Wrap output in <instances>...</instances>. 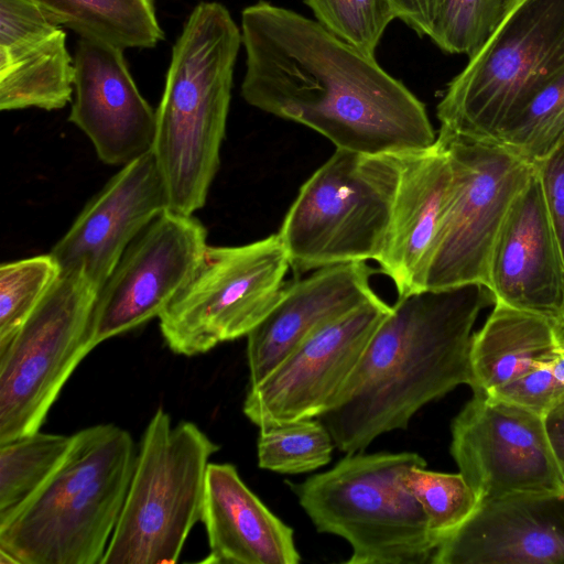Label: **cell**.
<instances>
[{"label":"cell","mask_w":564,"mask_h":564,"mask_svg":"<svg viewBox=\"0 0 564 564\" xmlns=\"http://www.w3.org/2000/svg\"><path fill=\"white\" fill-rule=\"evenodd\" d=\"M543 421L551 449L564 481V401L550 411Z\"/></svg>","instance_id":"obj_35"},{"label":"cell","mask_w":564,"mask_h":564,"mask_svg":"<svg viewBox=\"0 0 564 564\" xmlns=\"http://www.w3.org/2000/svg\"><path fill=\"white\" fill-rule=\"evenodd\" d=\"M495 304L481 284L401 296L370 337L335 404L317 419L335 446L362 452L379 435L405 430L426 403L470 387L473 328Z\"/></svg>","instance_id":"obj_2"},{"label":"cell","mask_w":564,"mask_h":564,"mask_svg":"<svg viewBox=\"0 0 564 564\" xmlns=\"http://www.w3.org/2000/svg\"><path fill=\"white\" fill-rule=\"evenodd\" d=\"M562 335L556 319L495 301L470 346L474 393H489L555 360Z\"/></svg>","instance_id":"obj_23"},{"label":"cell","mask_w":564,"mask_h":564,"mask_svg":"<svg viewBox=\"0 0 564 564\" xmlns=\"http://www.w3.org/2000/svg\"><path fill=\"white\" fill-rule=\"evenodd\" d=\"M391 306L375 296L304 340L249 387L245 415L257 426L317 419L336 402Z\"/></svg>","instance_id":"obj_14"},{"label":"cell","mask_w":564,"mask_h":564,"mask_svg":"<svg viewBox=\"0 0 564 564\" xmlns=\"http://www.w3.org/2000/svg\"><path fill=\"white\" fill-rule=\"evenodd\" d=\"M487 288L507 305L554 319L564 315V261L536 171L499 234Z\"/></svg>","instance_id":"obj_18"},{"label":"cell","mask_w":564,"mask_h":564,"mask_svg":"<svg viewBox=\"0 0 564 564\" xmlns=\"http://www.w3.org/2000/svg\"><path fill=\"white\" fill-rule=\"evenodd\" d=\"M137 453L130 433L111 423L73 434L48 479L0 525V564H102Z\"/></svg>","instance_id":"obj_4"},{"label":"cell","mask_w":564,"mask_h":564,"mask_svg":"<svg viewBox=\"0 0 564 564\" xmlns=\"http://www.w3.org/2000/svg\"><path fill=\"white\" fill-rule=\"evenodd\" d=\"M564 73V0H516L436 106L440 131L498 142L509 121Z\"/></svg>","instance_id":"obj_6"},{"label":"cell","mask_w":564,"mask_h":564,"mask_svg":"<svg viewBox=\"0 0 564 564\" xmlns=\"http://www.w3.org/2000/svg\"><path fill=\"white\" fill-rule=\"evenodd\" d=\"M451 454L479 501L511 495H564L543 417L474 393L451 425Z\"/></svg>","instance_id":"obj_12"},{"label":"cell","mask_w":564,"mask_h":564,"mask_svg":"<svg viewBox=\"0 0 564 564\" xmlns=\"http://www.w3.org/2000/svg\"><path fill=\"white\" fill-rule=\"evenodd\" d=\"M291 268L279 234L235 247L208 246L186 286L160 315L162 336L183 356L207 352L254 329Z\"/></svg>","instance_id":"obj_10"},{"label":"cell","mask_w":564,"mask_h":564,"mask_svg":"<svg viewBox=\"0 0 564 564\" xmlns=\"http://www.w3.org/2000/svg\"><path fill=\"white\" fill-rule=\"evenodd\" d=\"M72 442V435L34 432L0 444V525L44 485Z\"/></svg>","instance_id":"obj_25"},{"label":"cell","mask_w":564,"mask_h":564,"mask_svg":"<svg viewBox=\"0 0 564 564\" xmlns=\"http://www.w3.org/2000/svg\"><path fill=\"white\" fill-rule=\"evenodd\" d=\"M400 154L336 149L300 187L279 230L291 268L378 261L400 177Z\"/></svg>","instance_id":"obj_7"},{"label":"cell","mask_w":564,"mask_h":564,"mask_svg":"<svg viewBox=\"0 0 564 564\" xmlns=\"http://www.w3.org/2000/svg\"><path fill=\"white\" fill-rule=\"evenodd\" d=\"M207 247V229L194 215L166 209L156 217L98 292L95 345L160 317L193 278Z\"/></svg>","instance_id":"obj_13"},{"label":"cell","mask_w":564,"mask_h":564,"mask_svg":"<svg viewBox=\"0 0 564 564\" xmlns=\"http://www.w3.org/2000/svg\"><path fill=\"white\" fill-rule=\"evenodd\" d=\"M334 440L318 419H303L260 427L258 464L280 474H303L327 465Z\"/></svg>","instance_id":"obj_27"},{"label":"cell","mask_w":564,"mask_h":564,"mask_svg":"<svg viewBox=\"0 0 564 564\" xmlns=\"http://www.w3.org/2000/svg\"><path fill=\"white\" fill-rule=\"evenodd\" d=\"M555 360L543 364L486 394L544 417L564 401V382L555 373Z\"/></svg>","instance_id":"obj_32"},{"label":"cell","mask_w":564,"mask_h":564,"mask_svg":"<svg viewBox=\"0 0 564 564\" xmlns=\"http://www.w3.org/2000/svg\"><path fill=\"white\" fill-rule=\"evenodd\" d=\"M516 0H441L430 39L448 54L475 55Z\"/></svg>","instance_id":"obj_29"},{"label":"cell","mask_w":564,"mask_h":564,"mask_svg":"<svg viewBox=\"0 0 564 564\" xmlns=\"http://www.w3.org/2000/svg\"><path fill=\"white\" fill-rule=\"evenodd\" d=\"M200 521L205 564H297L294 532L247 487L231 464L209 463Z\"/></svg>","instance_id":"obj_22"},{"label":"cell","mask_w":564,"mask_h":564,"mask_svg":"<svg viewBox=\"0 0 564 564\" xmlns=\"http://www.w3.org/2000/svg\"><path fill=\"white\" fill-rule=\"evenodd\" d=\"M166 209L165 186L151 151L121 166L50 253L62 272L80 274L100 291L130 243Z\"/></svg>","instance_id":"obj_15"},{"label":"cell","mask_w":564,"mask_h":564,"mask_svg":"<svg viewBox=\"0 0 564 564\" xmlns=\"http://www.w3.org/2000/svg\"><path fill=\"white\" fill-rule=\"evenodd\" d=\"M59 274V265L51 253L1 264L0 344L14 335Z\"/></svg>","instance_id":"obj_30"},{"label":"cell","mask_w":564,"mask_h":564,"mask_svg":"<svg viewBox=\"0 0 564 564\" xmlns=\"http://www.w3.org/2000/svg\"><path fill=\"white\" fill-rule=\"evenodd\" d=\"M498 143L533 165L564 143V73L542 87L509 121Z\"/></svg>","instance_id":"obj_26"},{"label":"cell","mask_w":564,"mask_h":564,"mask_svg":"<svg viewBox=\"0 0 564 564\" xmlns=\"http://www.w3.org/2000/svg\"><path fill=\"white\" fill-rule=\"evenodd\" d=\"M557 355L564 361V336H562L560 341H558Z\"/></svg>","instance_id":"obj_36"},{"label":"cell","mask_w":564,"mask_h":564,"mask_svg":"<svg viewBox=\"0 0 564 564\" xmlns=\"http://www.w3.org/2000/svg\"><path fill=\"white\" fill-rule=\"evenodd\" d=\"M241 30L217 1L199 2L172 48L152 153L169 209L194 215L219 170Z\"/></svg>","instance_id":"obj_3"},{"label":"cell","mask_w":564,"mask_h":564,"mask_svg":"<svg viewBox=\"0 0 564 564\" xmlns=\"http://www.w3.org/2000/svg\"><path fill=\"white\" fill-rule=\"evenodd\" d=\"M219 449L195 423L149 421L102 564H174L200 521L209 458Z\"/></svg>","instance_id":"obj_8"},{"label":"cell","mask_w":564,"mask_h":564,"mask_svg":"<svg viewBox=\"0 0 564 564\" xmlns=\"http://www.w3.org/2000/svg\"><path fill=\"white\" fill-rule=\"evenodd\" d=\"M63 28L121 48H150L164 39L153 0H34Z\"/></svg>","instance_id":"obj_24"},{"label":"cell","mask_w":564,"mask_h":564,"mask_svg":"<svg viewBox=\"0 0 564 564\" xmlns=\"http://www.w3.org/2000/svg\"><path fill=\"white\" fill-rule=\"evenodd\" d=\"M366 262L316 269L285 285L267 317L247 336L249 387L263 380L321 328L377 296Z\"/></svg>","instance_id":"obj_20"},{"label":"cell","mask_w":564,"mask_h":564,"mask_svg":"<svg viewBox=\"0 0 564 564\" xmlns=\"http://www.w3.org/2000/svg\"><path fill=\"white\" fill-rule=\"evenodd\" d=\"M557 328L560 330V334L564 336V315L561 316L558 319H556Z\"/></svg>","instance_id":"obj_37"},{"label":"cell","mask_w":564,"mask_h":564,"mask_svg":"<svg viewBox=\"0 0 564 564\" xmlns=\"http://www.w3.org/2000/svg\"><path fill=\"white\" fill-rule=\"evenodd\" d=\"M327 31L367 55L376 50L395 19L388 0H304Z\"/></svg>","instance_id":"obj_31"},{"label":"cell","mask_w":564,"mask_h":564,"mask_svg":"<svg viewBox=\"0 0 564 564\" xmlns=\"http://www.w3.org/2000/svg\"><path fill=\"white\" fill-rule=\"evenodd\" d=\"M432 564H564V495L479 501L441 538Z\"/></svg>","instance_id":"obj_17"},{"label":"cell","mask_w":564,"mask_h":564,"mask_svg":"<svg viewBox=\"0 0 564 564\" xmlns=\"http://www.w3.org/2000/svg\"><path fill=\"white\" fill-rule=\"evenodd\" d=\"M534 166L564 261V143Z\"/></svg>","instance_id":"obj_33"},{"label":"cell","mask_w":564,"mask_h":564,"mask_svg":"<svg viewBox=\"0 0 564 564\" xmlns=\"http://www.w3.org/2000/svg\"><path fill=\"white\" fill-rule=\"evenodd\" d=\"M68 120L90 140L101 162L123 166L151 152L156 111L140 94L123 48L79 37Z\"/></svg>","instance_id":"obj_16"},{"label":"cell","mask_w":564,"mask_h":564,"mask_svg":"<svg viewBox=\"0 0 564 564\" xmlns=\"http://www.w3.org/2000/svg\"><path fill=\"white\" fill-rule=\"evenodd\" d=\"M250 106L303 124L336 149L403 154L436 134L424 104L370 56L316 20L260 0L241 12Z\"/></svg>","instance_id":"obj_1"},{"label":"cell","mask_w":564,"mask_h":564,"mask_svg":"<svg viewBox=\"0 0 564 564\" xmlns=\"http://www.w3.org/2000/svg\"><path fill=\"white\" fill-rule=\"evenodd\" d=\"M414 466H426L417 453L357 452L327 471L289 485L318 532L350 544L345 563L425 564L437 542L404 484Z\"/></svg>","instance_id":"obj_5"},{"label":"cell","mask_w":564,"mask_h":564,"mask_svg":"<svg viewBox=\"0 0 564 564\" xmlns=\"http://www.w3.org/2000/svg\"><path fill=\"white\" fill-rule=\"evenodd\" d=\"M395 19L403 21L419 35L430 37L441 0H388Z\"/></svg>","instance_id":"obj_34"},{"label":"cell","mask_w":564,"mask_h":564,"mask_svg":"<svg viewBox=\"0 0 564 564\" xmlns=\"http://www.w3.org/2000/svg\"><path fill=\"white\" fill-rule=\"evenodd\" d=\"M400 177L380 271L399 297L425 290L429 265L453 191V169L444 141L400 154Z\"/></svg>","instance_id":"obj_19"},{"label":"cell","mask_w":564,"mask_h":564,"mask_svg":"<svg viewBox=\"0 0 564 564\" xmlns=\"http://www.w3.org/2000/svg\"><path fill=\"white\" fill-rule=\"evenodd\" d=\"M74 77L63 26L34 0H0V109L64 108Z\"/></svg>","instance_id":"obj_21"},{"label":"cell","mask_w":564,"mask_h":564,"mask_svg":"<svg viewBox=\"0 0 564 564\" xmlns=\"http://www.w3.org/2000/svg\"><path fill=\"white\" fill-rule=\"evenodd\" d=\"M453 169V191L429 265L425 290L488 285L491 256L533 164L498 142L438 130Z\"/></svg>","instance_id":"obj_11"},{"label":"cell","mask_w":564,"mask_h":564,"mask_svg":"<svg viewBox=\"0 0 564 564\" xmlns=\"http://www.w3.org/2000/svg\"><path fill=\"white\" fill-rule=\"evenodd\" d=\"M404 484L421 505L436 542L475 511L479 498L464 476L411 467Z\"/></svg>","instance_id":"obj_28"},{"label":"cell","mask_w":564,"mask_h":564,"mask_svg":"<svg viewBox=\"0 0 564 564\" xmlns=\"http://www.w3.org/2000/svg\"><path fill=\"white\" fill-rule=\"evenodd\" d=\"M99 290L62 272L14 335L0 344V444L40 431L79 362L95 347Z\"/></svg>","instance_id":"obj_9"}]
</instances>
